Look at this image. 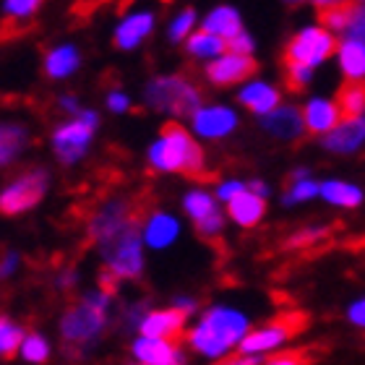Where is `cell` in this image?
<instances>
[{
  "instance_id": "obj_1",
  "label": "cell",
  "mask_w": 365,
  "mask_h": 365,
  "mask_svg": "<svg viewBox=\"0 0 365 365\" xmlns=\"http://www.w3.org/2000/svg\"><path fill=\"white\" fill-rule=\"evenodd\" d=\"M118 316V292L94 284L68 303L58 316V339L71 360L91 358L105 342Z\"/></svg>"
},
{
  "instance_id": "obj_2",
  "label": "cell",
  "mask_w": 365,
  "mask_h": 365,
  "mask_svg": "<svg viewBox=\"0 0 365 365\" xmlns=\"http://www.w3.org/2000/svg\"><path fill=\"white\" fill-rule=\"evenodd\" d=\"M251 329L253 316L243 305L214 300V303L204 305L201 313L188 324L185 334H182V344L190 355L214 365L235 355Z\"/></svg>"
},
{
  "instance_id": "obj_3",
  "label": "cell",
  "mask_w": 365,
  "mask_h": 365,
  "mask_svg": "<svg viewBox=\"0 0 365 365\" xmlns=\"http://www.w3.org/2000/svg\"><path fill=\"white\" fill-rule=\"evenodd\" d=\"M146 168L157 175L201 178L209 170L204 144L198 141L185 123L170 120L157 130V136L146 144Z\"/></svg>"
},
{
  "instance_id": "obj_4",
  "label": "cell",
  "mask_w": 365,
  "mask_h": 365,
  "mask_svg": "<svg viewBox=\"0 0 365 365\" xmlns=\"http://www.w3.org/2000/svg\"><path fill=\"white\" fill-rule=\"evenodd\" d=\"M138 222L118 230L110 237H105L102 243L94 245V251H97L99 261H102L99 284L113 289V292H118L120 284L141 282L146 274V267H149V251H146L144 240H141Z\"/></svg>"
},
{
  "instance_id": "obj_5",
  "label": "cell",
  "mask_w": 365,
  "mask_h": 365,
  "mask_svg": "<svg viewBox=\"0 0 365 365\" xmlns=\"http://www.w3.org/2000/svg\"><path fill=\"white\" fill-rule=\"evenodd\" d=\"M204 89L185 73H157L141 89V105L168 120H188L198 105H204Z\"/></svg>"
},
{
  "instance_id": "obj_6",
  "label": "cell",
  "mask_w": 365,
  "mask_h": 365,
  "mask_svg": "<svg viewBox=\"0 0 365 365\" xmlns=\"http://www.w3.org/2000/svg\"><path fill=\"white\" fill-rule=\"evenodd\" d=\"M99 128H102V115L94 107H84L76 118H61V123H55L47 136L53 160L66 170L84 165L94 152Z\"/></svg>"
},
{
  "instance_id": "obj_7",
  "label": "cell",
  "mask_w": 365,
  "mask_h": 365,
  "mask_svg": "<svg viewBox=\"0 0 365 365\" xmlns=\"http://www.w3.org/2000/svg\"><path fill=\"white\" fill-rule=\"evenodd\" d=\"M53 190V173L45 165H31L3 180L0 185V214L8 220L31 214L45 204Z\"/></svg>"
},
{
  "instance_id": "obj_8",
  "label": "cell",
  "mask_w": 365,
  "mask_h": 365,
  "mask_svg": "<svg viewBox=\"0 0 365 365\" xmlns=\"http://www.w3.org/2000/svg\"><path fill=\"white\" fill-rule=\"evenodd\" d=\"M180 214L188 222L198 240L204 243H220L227 232V212L214 196L209 185H188L180 193Z\"/></svg>"
},
{
  "instance_id": "obj_9",
  "label": "cell",
  "mask_w": 365,
  "mask_h": 365,
  "mask_svg": "<svg viewBox=\"0 0 365 365\" xmlns=\"http://www.w3.org/2000/svg\"><path fill=\"white\" fill-rule=\"evenodd\" d=\"M305 327V316L300 313H284L277 319H269L264 324H253V329L248 331V336L240 344V355H251V358H272L277 352H282L287 347V342H292Z\"/></svg>"
},
{
  "instance_id": "obj_10",
  "label": "cell",
  "mask_w": 365,
  "mask_h": 365,
  "mask_svg": "<svg viewBox=\"0 0 365 365\" xmlns=\"http://www.w3.org/2000/svg\"><path fill=\"white\" fill-rule=\"evenodd\" d=\"M157 26L160 6L152 0H136L113 24V47L120 53H136L157 34Z\"/></svg>"
},
{
  "instance_id": "obj_11",
  "label": "cell",
  "mask_w": 365,
  "mask_h": 365,
  "mask_svg": "<svg viewBox=\"0 0 365 365\" xmlns=\"http://www.w3.org/2000/svg\"><path fill=\"white\" fill-rule=\"evenodd\" d=\"M138 220H141V214H138V206L133 198L125 196V193H110V196L99 198L94 209L89 212V217H86V240L91 245H97L113 232L128 227Z\"/></svg>"
},
{
  "instance_id": "obj_12",
  "label": "cell",
  "mask_w": 365,
  "mask_h": 365,
  "mask_svg": "<svg viewBox=\"0 0 365 365\" xmlns=\"http://www.w3.org/2000/svg\"><path fill=\"white\" fill-rule=\"evenodd\" d=\"M185 125L201 144H222V141L235 136L240 128V110L230 102L206 99L204 105H198L190 113Z\"/></svg>"
},
{
  "instance_id": "obj_13",
  "label": "cell",
  "mask_w": 365,
  "mask_h": 365,
  "mask_svg": "<svg viewBox=\"0 0 365 365\" xmlns=\"http://www.w3.org/2000/svg\"><path fill=\"white\" fill-rule=\"evenodd\" d=\"M336 34L313 24V26H303V29L292 34V39L284 47V66H305V68H319L321 63H327L331 55H336Z\"/></svg>"
},
{
  "instance_id": "obj_14",
  "label": "cell",
  "mask_w": 365,
  "mask_h": 365,
  "mask_svg": "<svg viewBox=\"0 0 365 365\" xmlns=\"http://www.w3.org/2000/svg\"><path fill=\"white\" fill-rule=\"evenodd\" d=\"M141 240L149 253H168L182 240V214L173 212L168 206H154L141 214Z\"/></svg>"
},
{
  "instance_id": "obj_15",
  "label": "cell",
  "mask_w": 365,
  "mask_h": 365,
  "mask_svg": "<svg viewBox=\"0 0 365 365\" xmlns=\"http://www.w3.org/2000/svg\"><path fill=\"white\" fill-rule=\"evenodd\" d=\"M259 71V63L251 55H237V53H225L222 58L212 61L209 66L201 68L206 86L212 89H240L245 81H251Z\"/></svg>"
},
{
  "instance_id": "obj_16",
  "label": "cell",
  "mask_w": 365,
  "mask_h": 365,
  "mask_svg": "<svg viewBox=\"0 0 365 365\" xmlns=\"http://www.w3.org/2000/svg\"><path fill=\"white\" fill-rule=\"evenodd\" d=\"M185 344L152 336H133L128 344V363L125 365H188Z\"/></svg>"
},
{
  "instance_id": "obj_17",
  "label": "cell",
  "mask_w": 365,
  "mask_h": 365,
  "mask_svg": "<svg viewBox=\"0 0 365 365\" xmlns=\"http://www.w3.org/2000/svg\"><path fill=\"white\" fill-rule=\"evenodd\" d=\"M34 144L31 125L21 118H0V173L21 165Z\"/></svg>"
},
{
  "instance_id": "obj_18",
  "label": "cell",
  "mask_w": 365,
  "mask_h": 365,
  "mask_svg": "<svg viewBox=\"0 0 365 365\" xmlns=\"http://www.w3.org/2000/svg\"><path fill=\"white\" fill-rule=\"evenodd\" d=\"M81 68H84V50L71 39L53 42L42 55V73L53 84L71 81Z\"/></svg>"
},
{
  "instance_id": "obj_19",
  "label": "cell",
  "mask_w": 365,
  "mask_h": 365,
  "mask_svg": "<svg viewBox=\"0 0 365 365\" xmlns=\"http://www.w3.org/2000/svg\"><path fill=\"white\" fill-rule=\"evenodd\" d=\"M259 128L267 133L274 141L282 144H292L300 141L305 136V123H303V110L297 105H287L282 102L274 113H269L267 118H259Z\"/></svg>"
},
{
  "instance_id": "obj_20",
  "label": "cell",
  "mask_w": 365,
  "mask_h": 365,
  "mask_svg": "<svg viewBox=\"0 0 365 365\" xmlns=\"http://www.w3.org/2000/svg\"><path fill=\"white\" fill-rule=\"evenodd\" d=\"M190 321L182 316L180 311H175L173 305H162V308H149L141 319L138 327V336H152V339H170L178 342L182 339L185 329Z\"/></svg>"
},
{
  "instance_id": "obj_21",
  "label": "cell",
  "mask_w": 365,
  "mask_h": 365,
  "mask_svg": "<svg viewBox=\"0 0 365 365\" xmlns=\"http://www.w3.org/2000/svg\"><path fill=\"white\" fill-rule=\"evenodd\" d=\"M235 102L256 118H267L269 113H274L282 105V89L274 86L272 81L253 76L240 89H235Z\"/></svg>"
},
{
  "instance_id": "obj_22",
  "label": "cell",
  "mask_w": 365,
  "mask_h": 365,
  "mask_svg": "<svg viewBox=\"0 0 365 365\" xmlns=\"http://www.w3.org/2000/svg\"><path fill=\"white\" fill-rule=\"evenodd\" d=\"M300 110H303V123H305V133H308V136L324 138L327 133H331V130L342 123V110L336 105V99L311 97Z\"/></svg>"
},
{
  "instance_id": "obj_23",
  "label": "cell",
  "mask_w": 365,
  "mask_h": 365,
  "mask_svg": "<svg viewBox=\"0 0 365 365\" xmlns=\"http://www.w3.org/2000/svg\"><path fill=\"white\" fill-rule=\"evenodd\" d=\"M321 146L329 154H339V157H350L360 152L365 146V115L363 118H342L331 133L321 138Z\"/></svg>"
},
{
  "instance_id": "obj_24",
  "label": "cell",
  "mask_w": 365,
  "mask_h": 365,
  "mask_svg": "<svg viewBox=\"0 0 365 365\" xmlns=\"http://www.w3.org/2000/svg\"><path fill=\"white\" fill-rule=\"evenodd\" d=\"M225 212H227V222L235 225L237 230H256L261 222L267 220L269 201L256 196V193H251V190H243L240 196L232 198V201L225 206Z\"/></svg>"
},
{
  "instance_id": "obj_25",
  "label": "cell",
  "mask_w": 365,
  "mask_h": 365,
  "mask_svg": "<svg viewBox=\"0 0 365 365\" xmlns=\"http://www.w3.org/2000/svg\"><path fill=\"white\" fill-rule=\"evenodd\" d=\"M201 29L212 31V34H217V37L225 39V42L230 45L237 34H243L245 31L243 14H240L235 6H230V3L212 6L204 16H201Z\"/></svg>"
},
{
  "instance_id": "obj_26",
  "label": "cell",
  "mask_w": 365,
  "mask_h": 365,
  "mask_svg": "<svg viewBox=\"0 0 365 365\" xmlns=\"http://www.w3.org/2000/svg\"><path fill=\"white\" fill-rule=\"evenodd\" d=\"M321 193V180L313 178V173L308 168H295L287 178V188L282 193V206L284 209H295V206H303L313 198H319Z\"/></svg>"
},
{
  "instance_id": "obj_27",
  "label": "cell",
  "mask_w": 365,
  "mask_h": 365,
  "mask_svg": "<svg viewBox=\"0 0 365 365\" xmlns=\"http://www.w3.org/2000/svg\"><path fill=\"white\" fill-rule=\"evenodd\" d=\"M319 198L324 204L334 206V209H358V206H363L365 193L355 182L339 180V178H329V180H321Z\"/></svg>"
},
{
  "instance_id": "obj_28",
  "label": "cell",
  "mask_w": 365,
  "mask_h": 365,
  "mask_svg": "<svg viewBox=\"0 0 365 365\" xmlns=\"http://www.w3.org/2000/svg\"><path fill=\"white\" fill-rule=\"evenodd\" d=\"M182 50H185V55H188L190 61L198 63V66L204 68V66H209L212 61H217V58H222V55L227 53V42L220 39L217 34H212V31L198 29L196 34L182 45Z\"/></svg>"
},
{
  "instance_id": "obj_29",
  "label": "cell",
  "mask_w": 365,
  "mask_h": 365,
  "mask_svg": "<svg viewBox=\"0 0 365 365\" xmlns=\"http://www.w3.org/2000/svg\"><path fill=\"white\" fill-rule=\"evenodd\" d=\"M198 29H201V14L193 6H182L165 24V37L170 45H185Z\"/></svg>"
},
{
  "instance_id": "obj_30",
  "label": "cell",
  "mask_w": 365,
  "mask_h": 365,
  "mask_svg": "<svg viewBox=\"0 0 365 365\" xmlns=\"http://www.w3.org/2000/svg\"><path fill=\"white\" fill-rule=\"evenodd\" d=\"M53 339L39 331V329H26V334L21 339V347H19V355L16 358L26 365H47L53 360Z\"/></svg>"
},
{
  "instance_id": "obj_31",
  "label": "cell",
  "mask_w": 365,
  "mask_h": 365,
  "mask_svg": "<svg viewBox=\"0 0 365 365\" xmlns=\"http://www.w3.org/2000/svg\"><path fill=\"white\" fill-rule=\"evenodd\" d=\"M336 61L347 81H363L365 78V42L358 39H342L336 47Z\"/></svg>"
},
{
  "instance_id": "obj_32",
  "label": "cell",
  "mask_w": 365,
  "mask_h": 365,
  "mask_svg": "<svg viewBox=\"0 0 365 365\" xmlns=\"http://www.w3.org/2000/svg\"><path fill=\"white\" fill-rule=\"evenodd\" d=\"M47 0H0V14L8 24H29L39 16Z\"/></svg>"
},
{
  "instance_id": "obj_33",
  "label": "cell",
  "mask_w": 365,
  "mask_h": 365,
  "mask_svg": "<svg viewBox=\"0 0 365 365\" xmlns=\"http://www.w3.org/2000/svg\"><path fill=\"white\" fill-rule=\"evenodd\" d=\"M24 334H26V329H24L21 321L0 313V360H11L19 355Z\"/></svg>"
},
{
  "instance_id": "obj_34",
  "label": "cell",
  "mask_w": 365,
  "mask_h": 365,
  "mask_svg": "<svg viewBox=\"0 0 365 365\" xmlns=\"http://www.w3.org/2000/svg\"><path fill=\"white\" fill-rule=\"evenodd\" d=\"M336 105L342 118H363L365 115V81H347L336 91Z\"/></svg>"
},
{
  "instance_id": "obj_35",
  "label": "cell",
  "mask_w": 365,
  "mask_h": 365,
  "mask_svg": "<svg viewBox=\"0 0 365 365\" xmlns=\"http://www.w3.org/2000/svg\"><path fill=\"white\" fill-rule=\"evenodd\" d=\"M352 6H355V0H347V3H339V6H331V8H324L319 24L321 26H327L331 34H344L347 24H350Z\"/></svg>"
},
{
  "instance_id": "obj_36",
  "label": "cell",
  "mask_w": 365,
  "mask_h": 365,
  "mask_svg": "<svg viewBox=\"0 0 365 365\" xmlns=\"http://www.w3.org/2000/svg\"><path fill=\"white\" fill-rule=\"evenodd\" d=\"M152 305L146 303V300H128V303L118 305V324H120L125 331L136 336L138 334V327H141V319H144V313L149 311Z\"/></svg>"
},
{
  "instance_id": "obj_37",
  "label": "cell",
  "mask_w": 365,
  "mask_h": 365,
  "mask_svg": "<svg viewBox=\"0 0 365 365\" xmlns=\"http://www.w3.org/2000/svg\"><path fill=\"white\" fill-rule=\"evenodd\" d=\"M102 105H105V110L110 115H115V118H123V115L133 113L136 99H133V94H130L128 89H123V86H113V89L105 91Z\"/></svg>"
},
{
  "instance_id": "obj_38",
  "label": "cell",
  "mask_w": 365,
  "mask_h": 365,
  "mask_svg": "<svg viewBox=\"0 0 365 365\" xmlns=\"http://www.w3.org/2000/svg\"><path fill=\"white\" fill-rule=\"evenodd\" d=\"M324 237H329V227H324V225H308V227H300L297 232H292L287 237V245L289 248H308V245L321 243Z\"/></svg>"
},
{
  "instance_id": "obj_39",
  "label": "cell",
  "mask_w": 365,
  "mask_h": 365,
  "mask_svg": "<svg viewBox=\"0 0 365 365\" xmlns=\"http://www.w3.org/2000/svg\"><path fill=\"white\" fill-rule=\"evenodd\" d=\"M214 196L220 198L222 206H227L232 198H237L243 190H248V180H243V178H220V180L212 185Z\"/></svg>"
},
{
  "instance_id": "obj_40",
  "label": "cell",
  "mask_w": 365,
  "mask_h": 365,
  "mask_svg": "<svg viewBox=\"0 0 365 365\" xmlns=\"http://www.w3.org/2000/svg\"><path fill=\"white\" fill-rule=\"evenodd\" d=\"M24 269V253L16 248H6L0 251V284L14 282Z\"/></svg>"
},
{
  "instance_id": "obj_41",
  "label": "cell",
  "mask_w": 365,
  "mask_h": 365,
  "mask_svg": "<svg viewBox=\"0 0 365 365\" xmlns=\"http://www.w3.org/2000/svg\"><path fill=\"white\" fill-rule=\"evenodd\" d=\"M78 284H81V272L73 267H63L55 272L53 277V287L61 292V295H73L78 289Z\"/></svg>"
},
{
  "instance_id": "obj_42",
  "label": "cell",
  "mask_w": 365,
  "mask_h": 365,
  "mask_svg": "<svg viewBox=\"0 0 365 365\" xmlns=\"http://www.w3.org/2000/svg\"><path fill=\"white\" fill-rule=\"evenodd\" d=\"M344 39L365 42V3L363 0H355V6H352V16H350L347 29H344Z\"/></svg>"
},
{
  "instance_id": "obj_43",
  "label": "cell",
  "mask_w": 365,
  "mask_h": 365,
  "mask_svg": "<svg viewBox=\"0 0 365 365\" xmlns=\"http://www.w3.org/2000/svg\"><path fill=\"white\" fill-rule=\"evenodd\" d=\"M170 305L175 308V311H180L182 316L188 321H193L201 313V300H198L196 295H190V292H178V295H173V300H170Z\"/></svg>"
},
{
  "instance_id": "obj_44",
  "label": "cell",
  "mask_w": 365,
  "mask_h": 365,
  "mask_svg": "<svg viewBox=\"0 0 365 365\" xmlns=\"http://www.w3.org/2000/svg\"><path fill=\"white\" fill-rule=\"evenodd\" d=\"M284 78H287V86L292 91H303L313 81V68H305V66H284Z\"/></svg>"
},
{
  "instance_id": "obj_45",
  "label": "cell",
  "mask_w": 365,
  "mask_h": 365,
  "mask_svg": "<svg viewBox=\"0 0 365 365\" xmlns=\"http://www.w3.org/2000/svg\"><path fill=\"white\" fill-rule=\"evenodd\" d=\"M55 105H58L63 118H76V115L86 107L76 91H63V94H58V102H55Z\"/></svg>"
},
{
  "instance_id": "obj_46",
  "label": "cell",
  "mask_w": 365,
  "mask_h": 365,
  "mask_svg": "<svg viewBox=\"0 0 365 365\" xmlns=\"http://www.w3.org/2000/svg\"><path fill=\"white\" fill-rule=\"evenodd\" d=\"M344 319H347V324H350V327L365 331V295L355 297V300L344 308Z\"/></svg>"
},
{
  "instance_id": "obj_47",
  "label": "cell",
  "mask_w": 365,
  "mask_h": 365,
  "mask_svg": "<svg viewBox=\"0 0 365 365\" xmlns=\"http://www.w3.org/2000/svg\"><path fill=\"white\" fill-rule=\"evenodd\" d=\"M264 365H311V358L305 352H277L264 360Z\"/></svg>"
},
{
  "instance_id": "obj_48",
  "label": "cell",
  "mask_w": 365,
  "mask_h": 365,
  "mask_svg": "<svg viewBox=\"0 0 365 365\" xmlns=\"http://www.w3.org/2000/svg\"><path fill=\"white\" fill-rule=\"evenodd\" d=\"M227 50L230 53H237V55H251L253 58V53H256V39H253V34L248 29L243 31V34H237L232 42L227 45Z\"/></svg>"
},
{
  "instance_id": "obj_49",
  "label": "cell",
  "mask_w": 365,
  "mask_h": 365,
  "mask_svg": "<svg viewBox=\"0 0 365 365\" xmlns=\"http://www.w3.org/2000/svg\"><path fill=\"white\" fill-rule=\"evenodd\" d=\"M214 365H264V358H251V355L235 352V355H230V358L220 360V363H214Z\"/></svg>"
},
{
  "instance_id": "obj_50",
  "label": "cell",
  "mask_w": 365,
  "mask_h": 365,
  "mask_svg": "<svg viewBox=\"0 0 365 365\" xmlns=\"http://www.w3.org/2000/svg\"><path fill=\"white\" fill-rule=\"evenodd\" d=\"M248 190L261 198H267V201L272 198V185H269L264 178H251V180H248Z\"/></svg>"
},
{
  "instance_id": "obj_51",
  "label": "cell",
  "mask_w": 365,
  "mask_h": 365,
  "mask_svg": "<svg viewBox=\"0 0 365 365\" xmlns=\"http://www.w3.org/2000/svg\"><path fill=\"white\" fill-rule=\"evenodd\" d=\"M284 3H292V6H297V3H313L319 11H324V8L339 6V3H347V0H284Z\"/></svg>"
},
{
  "instance_id": "obj_52",
  "label": "cell",
  "mask_w": 365,
  "mask_h": 365,
  "mask_svg": "<svg viewBox=\"0 0 365 365\" xmlns=\"http://www.w3.org/2000/svg\"><path fill=\"white\" fill-rule=\"evenodd\" d=\"M363 3H365V0H363Z\"/></svg>"
}]
</instances>
